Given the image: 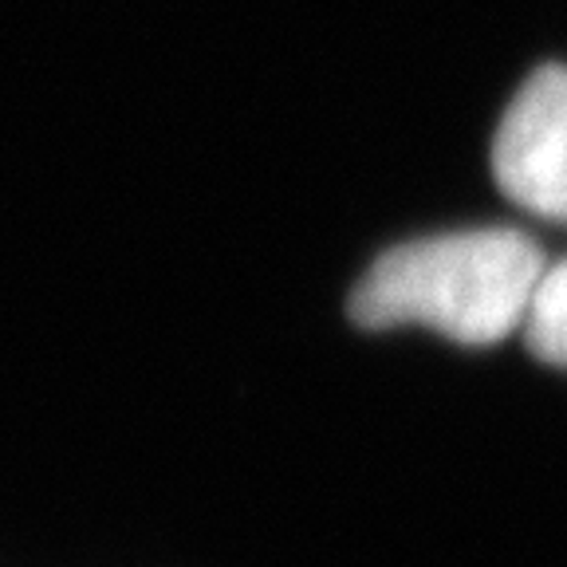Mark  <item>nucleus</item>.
Here are the masks:
<instances>
[{
    "label": "nucleus",
    "mask_w": 567,
    "mask_h": 567,
    "mask_svg": "<svg viewBox=\"0 0 567 567\" xmlns=\"http://www.w3.org/2000/svg\"><path fill=\"white\" fill-rule=\"evenodd\" d=\"M520 331L536 359L567 371V260L544 268Z\"/></svg>",
    "instance_id": "3"
},
{
    "label": "nucleus",
    "mask_w": 567,
    "mask_h": 567,
    "mask_svg": "<svg viewBox=\"0 0 567 567\" xmlns=\"http://www.w3.org/2000/svg\"><path fill=\"white\" fill-rule=\"evenodd\" d=\"M493 174L520 209L567 225V68L532 71L493 138Z\"/></svg>",
    "instance_id": "2"
},
{
    "label": "nucleus",
    "mask_w": 567,
    "mask_h": 567,
    "mask_svg": "<svg viewBox=\"0 0 567 567\" xmlns=\"http://www.w3.org/2000/svg\"><path fill=\"white\" fill-rule=\"evenodd\" d=\"M544 252L516 229H470L390 248L354 284L351 316L374 331L430 328L488 347L524 328L540 288Z\"/></svg>",
    "instance_id": "1"
}]
</instances>
